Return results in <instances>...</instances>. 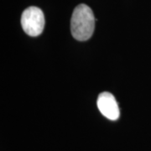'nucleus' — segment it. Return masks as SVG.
<instances>
[{
  "label": "nucleus",
  "mask_w": 151,
  "mask_h": 151,
  "mask_svg": "<svg viewBox=\"0 0 151 151\" xmlns=\"http://www.w3.org/2000/svg\"><path fill=\"white\" fill-rule=\"evenodd\" d=\"M95 21V17L90 7L84 4L76 6L70 19L72 36L79 41L87 40L94 32Z\"/></svg>",
  "instance_id": "f257e3e1"
},
{
  "label": "nucleus",
  "mask_w": 151,
  "mask_h": 151,
  "mask_svg": "<svg viewBox=\"0 0 151 151\" xmlns=\"http://www.w3.org/2000/svg\"><path fill=\"white\" fill-rule=\"evenodd\" d=\"M21 25L28 35L33 37L40 35L45 27V16L42 10L34 6L27 8L22 14Z\"/></svg>",
  "instance_id": "f03ea898"
},
{
  "label": "nucleus",
  "mask_w": 151,
  "mask_h": 151,
  "mask_svg": "<svg viewBox=\"0 0 151 151\" xmlns=\"http://www.w3.org/2000/svg\"><path fill=\"white\" fill-rule=\"evenodd\" d=\"M97 108L100 113L107 119L115 121L119 118V108L115 97L112 93L102 92L97 97Z\"/></svg>",
  "instance_id": "7ed1b4c3"
}]
</instances>
